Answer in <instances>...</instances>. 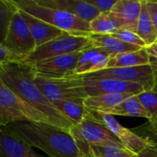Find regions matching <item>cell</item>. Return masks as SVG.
Instances as JSON below:
<instances>
[{
  "mask_svg": "<svg viewBox=\"0 0 157 157\" xmlns=\"http://www.w3.org/2000/svg\"><path fill=\"white\" fill-rule=\"evenodd\" d=\"M79 155L85 157H132L135 154L123 144H104L89 145L85 150L79 151Z\"/></svg>",
  "mask_w": 157,
  "mask_h": 157,
  "instance_id": "cell-21",
  "label": "cell"
},
{
  "mask_svg": "<svg viewBox=\"0 0 157 157\" xmlns=\"http://www.w3.org/2000/svg\"><path fill=\"white\" fill-rule=\"evenodd\" d=\"M146 52L148 53V55L152 58H155L157 59V41L155 42L152 45H149L145 48Z\"/></svg>",
  "mask_w": 157,
  "mask_h": 157,
  "instance_id": "cell-33",
  "label": "cell"
},
{
  "mask_svg": "<svg viewBox=\"0 0 157 157\" xmlns=\"http://www.w3.org/2000/svg\"><path fill=\"white\" fill-rule=\"evenodd\" d=\"M34 81L52 103L60 100H85L88 97L80 75L63 79H46L34 75Z\"/></svg>",
  "mask_w": 157,
  "mask_h": 157,
  "instance_id": "cell-6",
  "label": "cell"
},
{
  "mask_svg": "<svg viewBox=\"0 0 157 157\" xmlns=\"http://www.w3.org/2000/svg\"><path fill=\"white\" fill-rule=\"evenodd\" d=\"M151 64L153 66V71H154V80H155V85H154V91L157 92V59L151 57Z\"/></svg>",
  "mask_w": 157,
  "mask_h": 157,
  "instance_id": "cell-34",
  "label": "cell"
},
{
  "mask_svg": "<svg viewBox=\"0 0 157 157\" xmlns=\"http://www.w3.org/2000/svg\"><path fill=\"white\" fill-rule=\"evenodd\" d=\"M137 96L144 108L148 112L151 127L157 134V92L154 90L144 91Z\"/></svg>",
  "mask_w": 157,
  "mask_h": 157,
  "instance_id": "cell-26",
  "label": "cell"
},
{
  "mask_svg": "<svg viewBox=\"0 0 157 157\" xmlns=\"http://www.w3.org/2000/svg\"><path fill=\"white\" fill-rule=\"evenodd\" d=\"M27 157H40V155H37V154L32 150V152H31V153H30V154H29V155Z\"/></svg>",
  "mask_w": 157,
  "mask_h": 157,
  "instance_id": "cell-35",
  "label": "cell"
},
{
  "mask_svg": "<svg viewBox=\"0 0 157 157\" xmlns=\"http://www.w3.org/2000/svg\"><path fill=\"white\" fill-rule=\"evenodd\" d=\"M82 77V76H81ZM83 78V77H82ZM84 86L88 97L102 94H132L138 95L145 91L139 84L114 78L84 79Z\"/></svg>",
  "mask_w": 157,
  "mask_h": 157,
  "instance_id": "cell-12",
  "label": "cell"
},
{
  "mask_svg": "<svg viewBox=\"0 0 157 157\" xmlns=\"http://www.w3.org/2000/svg\"><path fill=\"white\" fill-rule=\"evenodd\" d=\"M85 100H60L52 103L54 107L75 125L83 121L87 110L84 105Z\"/></svg>",
  "mask_w": 157,
  "mask_h": 157,
  "instance_id": "cell-23",
  "label": "cell"
},
{
  "mask_svg": "<svg viewBox=\"0 0 157 157\" xmlns=\"http://www.w3.org/2000/svg\"><path fill=\"white\" fill-rule=\"evenodd\" d=\"M110 115H118V116H128V117H138L144 118L148 121L150 120V116L148 112L144 108L137 95H133L129 97L125 100H123L121 104L109 109L106 112Z\"/></svg>",
  "mask_w": 157,
  "mask_h": 157,
  "instance_id": "cell-22",
  "label": "cell"
},
{
  "mask_svg": "<svg viewBox=\"0 0 157 157\" xmlns=\"http://www.w3.org/2000/svg\"><path fill=\"white\" fill-rule=\"evenodd\" d=\"M14 135L44 152L49 157H78V146L71 133L48 122L18 121L5 126Z\"/></svg>",
  "mask_w": 157,
  "mask_h": 157,
  "instance_id": "cell-1",
  "label": "cell"
},
{
  "mask_svg": "<svg viewBox=\"0 0 157 157\" xmlns=\"http://www.w3.org/2000/svg\"><path fill=\"white\" fill-rule=\"evenodd\" d=\"M17 8L12 4L11 0H1L0 1V23H1V41L4 40L12 17Z\"/></svg>",
  "mask_w": 157,
  "mask_h": 157,
  "instance_id": "cell-27",
  "label": "cell"
},
{
  "mask_svg": "<svg viewBox=\"0 0 157 157\" xmlns=\"http://www.w3.org/2000/svg\"><path fill=\"white\" fill-rule=\"evenodd\" d=\"M142 8L143 0H118L111 12L121 21L122 29L136 32Z\"/></svg>",
  "mask_w": 157,
  "mask_h": 157,
  "instance_id": "cell-15",
  "label": "cell"
},
{
  "mask_svg": "<svg viewBox=\"0 0 157 157\" xmlns=\"http://www.w3.org/2000/svg\"><path fill=\"white\" fill-rule=\"evenodd\" d=\"M21 17L26 20L28 23L32 37L35 40L36 46L40 47L58 37L63 35L64 31L61 30L60 29L52 26L22 10H18Z\"/></svg>",
  "mask_w": 157,
  "mask_h": 157,
  "instance_id": "cell-16",
  "label": "cell"
},
{
  "mask_svg": "<svg viewBox=\"0 0 157 157\" xmlns=\"http://www.w3.org/2000/svg\"><path fill=\"white\" fill-rule=\"evenodd\" d=\"M0 157H27L32 148L3 126L0 129Z\"/></svg>",
  "mask_w": 157,
  "mask_h": 157,
  "instance_id": "cell-17",
  "label": "cell"
},
{
  "mask_svg": "<svg viewBox=\"0 0 157 157\" xmlns=\"http://www.w3.org/2000/svg\"><path fill=\"white\" fill-rule=\"evenodd\" d=\"M89 112L95 120H97L98 121L105 125L109 130H110L121 141V143L135 155L142 154L155 144L151 140L142 137L133 132L132 130L123 127L113 117V115L103 112Z\"/></svg>",
  "mask_w": 157,
  "mask_h": 157,
  "instance_id": "cell-11",
  "label": "cell"
},
{
  "mask_svg": "<svg viewBox=\"0 0 157 157\" xmlns=\"http://www.w3.org/2000/svg\"><path fill=\"white\" fill-rule=\"evenodd\" d=\"M84 79H98V78H114L132 83H136L143 86L145 91L154 89V71L152 64L123 67V68H106L104 70L80 75Z\"/></svg>",
  "mask_w": 157,
  "mask_h": 157,
  "instance_id": "cell-10",
  "label": "cell"
},
{
  "mask_svg": "<svg viewBox=\"0 0 157 157\" xmlns=\"http://www.w3.org/2000/svg\"><path fill=\"white\" fill-rule=\"evenodd\" d=\"M151 64V57L144 49L138 52H131L116 54L110 57L107 68L136 67Z\"/></svg>",
  "mask_w": 157,
  "mask_h": 157,
  "instance_id": "cell-20",
  "label": "cell"
},
{
  "mask_svg": "<svg viewBox=\"0 0 157 157\" xmlns=\"http://www.w3.org/2000/svg\"><path fill=\"white\" fill-rule=\"evenodd\" d=\"M132 157H157V143H155L147 150L140 155H134Z\"/></svg>",
  "mask_w": 157,
  "mask_h": 157,
  "instance_id": "cell-32",
  "label": "cell"
},
{
  "mask_svg": "<svg viewBox=\"0 0 157 157\" xmlns=\"http://www.w3.org/2000/svg\"><path fill=\"white\" fill-rule=\"evenodd\" d=\"M91 33L95 34H112L119 29H122V26L116 15L111 12L100 13L90 22Z\"/></svg>",
  "mask_w": 157,
  "mask_h": 157,
  "instance_id": "cell-24",
  "label": "cell"
},
{
  "mask_svg": "<svg viewBox=\"0 0 157 157\" xmlns=\"http://www.w3.org/2000/svg\"><path fill=\"white\" fill-rule=\"evenodd\" d=\"M18 121L52 124L47 115L24 100L0 81V125L3 127Z\"/></svg>",
  "mask_w": 157,
  "mask_h": 157,
  "instance_id": "cell-4",
  "label": "cell"
},
{
  "mask_svg": "<svg viewBox=\"0 0 157 157\" xmlns=\"http://www.w3.org/2000/svg\"><path fill=\"white\" fill-rule=\"evenodd\" d=\"M111 55L105 50L92 47L83 52L75 69L76 75L93 74L107 68Z\"/></svg>",
  "mask_w": 157,
  "mask_h": 157,
  "instance_id": "cell-14",
  "label": "cell"
},
{
  "mask_svg": "<svg viewBox=\"0 0 157 157\" xmlns=\"http://www.w3.org/2000/svg\"><path fill=\"white\" fill-rule=\"evenodd\" d=\"M136 33L147 46L157 41V30L147 9L146 0H143V8L138 20Z\"/></svg>",
  "mask_w": 157,
  "mask_h": 157,
  "instance_id": "cell-25",
  "label": "cell"
},
{
  "mask_svg": "<svg viewBox=\"0 0 157 157\" xmlns=\"http://www.w3.org/2000/svg\"><path fill=\"white\" fill-rule=\"evenodd\" d=\"M23 62L24 58L22 56L8 48L3 42H0V65L23 63Z\"/></svg>",
  "mask_w": 157,
  "mask_h": 157,
  "instance_id": "cell-29",
  "label": "cell"
},
{
  "mask_svg": "<svg viewBox=\"0 0 157 157\" xmlns=\"http://www.w3.org/2000/svg\"><path fill=\"white\" fill-rule=\"evenodd\" d=\"M132 94H102L98 96L87 97L84 105L86 110L92 112L106 113L112 108L121 104L123 100L132 97Z\"/></svg>",
  "mask_w": 157,
  "mask_h": 157,
  "instance_id": "cell-19",
  "label": "cell"
},
{
  "mask_svg": "<svg viewBox=\"0 0 157 157\" xmlns=\"http://www.w3.org/2000/svg\"><path fill=\"white\" fill-rule=\"evenodd\" d=\"M83 52L60 55L28 64L35 76L46 79H63L76 75L75 69ZM26 64V63H25Z\"/></svg>",
  "mask_w": 157,
  "mask_h": 157,
  "instance_id": "cell-8",
  "label": "cell"
},
{
  "mask_svg": "<svg viewBox=\"0 0 157 157\" xmlns=\"http://www.w3.org/2000/svg\"><path fill=\"white\" fill-rule=\"evenodd\" d=\"M100 13L111 11L118 0H86Z\"/></svg>",
  "mask_w": 157,
  "mask_h": 157,
  "instance_id": "cell-30",
  "label": "cell"
},
{
  "mask_svg": "<svg viewBox=\"0 0 157 157\" xmlns=\"http://www.w3.org/2000/svg\"><path fill=\"white\" fill-rule=\"evenodd\" d=\"M39 5L57 10H62L77 17L91 22L100 12L86 0H35Z\"/></svg>",
  "mask_w": 157,
  "mask_h": 157,
  "instance_id": "cell-13",
  "label": "cell"
},
{
  "mask_svg": "<svg viewBox=\"0 0 157 157\" xmlns=\"http://www.w3.org/2000/svg\"><path fill=\"white\" fill-rule=\"evenodd\" d=\"M110 35H112L113 37L121 40V41L128 43V44H131V45L139 46V47L144 48V49L147 47L145 42L134 31H131V30H127V29H119Z\"/></svg>",
  "mask_w": 157,
  "mask_h": 157,
  "instance_id": "cell-28",
  "label": "cell"
},
{
  "mask_svg": "<svg viewBox=\"0 0 157 157\" xmlns=\"http://www.w3.org/2000/svg\"><path fill=\"white\" fill-rule=\"evenodd\" d=\"M93 47L92 40L86 35H74L64 32L60 37L37 47L23 62L30 64L45 59L71 54L77 52H84Z\"/></svg>",
  "mask_w": 157,
  "mask_h": 157,
  "instance_id": "cell-5",
  "label": "cell"
},
{
  "mask_svg": "<svg viewBox=\"0 0 157 157\" xmlns=\"http://www.w3.org/2000/svg\"><path fill=\"white\" fill-rule=\"evenodd\" d=\"M89 38L92 40L93 47L100 48L105 50L109 52L111 56L124 53V52H138L144 48L139 46L131 45L121 41V40L113 37L110 34H95L90 33Z\"/></svg>",
  "mask_w": 157,
  "mask_h": 157,
  "instance_id": "cell-18",
  "label": "cell"
},
{
  "mask_svg": "<svg viewBox=\"0 0 157 157\" xmlns=\"http://www.w3.org/2000/svg\"><path fill=\"white\" fill-rule=\"evenodd\" d=\"M147 9L149 11L150 17L154 22V25L157 30V1L154 0H146Z\"/></svg>",
  "mask_w": 157,
  "mask_h": 157,
  "instance_id": "cell-31",
  "label": "cell"
},
{
  "mask_svg": "<svg viewBox=\"0 0 157 157\" xmlns=\"http://www.w3.org/2000/svg\"><path fill=\"white\" fill-rule=\"evenodd\" d=\"M69 132L75 139L79 151H83L87 146L95 144H122L116 135L105 125L95 120L88 110L83 121L74 125Z\"/></svg>",
  "mask_w": 157,
  "mask_h": 157,
  "instance_id": "cell-7",
  "label": "cell"
},
{
  "mask_svg": "<svg viewBox=\"0 0 157 157\" xmlns=\"http://www.w3.org/2000/svg\"><path fill=\"white\" fill-rule=\"evenodd\" d=\"M11 2L18 10H22L64 32L86 36L91 33L89 22L70 13L42 6L35 0H11Z\"/></svg>",
  "mask_w": 157,
  "mask_h": 157,
  "instance_id": "cell-3",
  "label": "cell"
},
{
  "mask_svg": "<svg viewBox=\"0 0 157 157\" xmlns=\"http://www.w3.org/2000/svg\"><path fill=\"white\" fill-rule=\"evenodd\" d=\"M78 157H85V156H84V155H78Z\"/></svg>",
  "mask_w": 157,
  "mask_h": 157,
  "instance_id": "cell-36",
  "label": "cell"
},
{
  "mask_svg": "<svg viewBox=\"0 0 157 157\" xmlns=\"http://www.w3.org/2000/svg\"><path fill=\"white\" fill-rule=\"evenodd\" d=\"M0 81L10 90L49 117L52 123L67 132L75 125L50 102L34 81L31 68L25 63L0 65Z\"/></svg>",
  "mask_w": 157,
  "mask_h": 157,
  "instance_id": "cell-2",
  "label": "cell"
},
{
  "mask_svg": "<svg viewBox=\"0 0 157 157\" xmlns=\"http://www.w3.org/2000/svg\"><path fill=\"white\" fill-rule=\"evenodd\" d=\"M1 42L22 56L24 60L37 48L29 27L21 17L18 9L15 12L6 34Z\"/></svg>",
  "mask_w": 157,
  "mask_h": 157,
  "instance_id": "cell-9",
  "label": "cell"
}]
</instances>
